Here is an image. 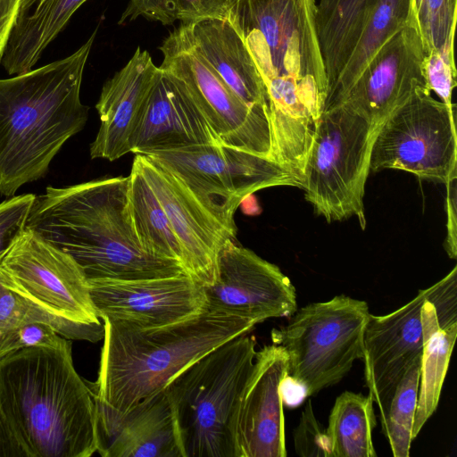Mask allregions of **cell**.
Returning a JSON list of instances; mask_svg holds the SVG:
<instances>
[{
    "label": "cell",
    "instance_id": "6da1fadb",
    "mask_svg": "<svg viewBox=\"0 0 457 457\" xmlns=\"http://www.w3.org/2000/svg\"><path fill=\"white\" fill-rule=\"evenodd\" d=\"M316 14L317 0H229L227 16L266 87L271 159L302 181L327 96Z\"/></svg>",
    "mask_w": 457,
    "mask_h": 457
},
{
    "label": "cell",
    "instance_id": "83f0119b",
    "mask_svg": "<svg viewBox=\"0 0 457 457\" xmlns=\"http://www.w3.org/2000/svg\"><path fill=\"white\" fill-rule=\"evenodd\" d=\"M376 426L369 395L350 391L339 395L325 429L330 457H376L372 440Z\"/></svg>",
    "mask_w": 457,
    "mask_h": 457
},
{
    "label": "cell",
    "instance_id": "836d02e7",
    "mask_svg": "<svg viewBox=\"0 0 457 457\" xmlns=\"http://www.w3.org/2000/svg\"><path fill=\"white\" fill-rule=\"evenodd\" d=\"M67 338L60 336L50 326L30 323L11 330L0 337V359L24 348L35 346L58 347Z\"/></svg>",
    "mask_w": 457,
    "mask_h": 457
},
{
    "label": "cell",
    "instance_id": "4dcf8cb0",
    "mask_svg": "<svg viewBox=\"0 0 457 457\" xmlns=\"http://www.w3.org/2000/svg\"><path fill=\"white\" fill-rule=\"evenodd\" d=\"M411 23L425 53H453L457 0H410Z\"/></svg>",
    "mask_w": 457,
    "mask_h": 457
},
{
    "label": "cell",
    "instance_id": "30bf717a",
    "mask_svg": "<svg viewBox=\"0 0 457 457\" xmlns=\"http://www.w3.org/2000/svg\"><path fill=\"white\" fill-rule=\"evenodd\" d=\"M454 108L418 92L386 116L372 142L370 170H400L444 184L457 176Z\"/></svg>",
    "mask_w": 457,
    "mask_h": 457
},
{
    "label": "cell",
    "instance_id": "e0dca14e",
    "mask_svg": "<svg viewBox=\"0 0 457 457\" xmlns=\"http://www.w3.org/2000/svg\"><path fill=\"white\" fill-rule=\"evenodd\" d=\"M425 57L420 37L410 22L381 46L341 104L364 117L376 135L386 116L410 96L431 92Z\"/></svg>",
    "mask_w": 457,
    "mask_h": 457
},
{
    "label": "cell",
    "instance_id": "4316f807",
    "mask_svg": "<svg viewBox=\"0 0 457 457\" xmlns=\"http://www.w3.org/2000/svg\"><path fill=\"white\" fill-rule=\"evenodd\" d=\"M128 210L143 248L153 256L175 261L182 266L181 249L168 217L135 163L129 175Z\"/></svg>",
    "mask_w": 457,
    "mask_h": 457
},
{
    "label": "cell",
    "instance_id": "1f68e13d",
    "mask_svg": "<svg viewBox=\"0 0 457 457\" xmlns=\"http://www.w3.org/2000/svg\"><path fill=\"white\" fill-rule=\"evenodd\" d=\"M35 198L24 194L0 204V260L24 231Z\"/></svg>",
    "mask_w": 457,
    "mask_h": 457
},
{
    "label": "cell",
    "instance_id": "3957f363",
    "mask_svg": "<svg viewBox=\"0 0 457 457\" xmlns=\"http://www.w3.org/2000/svg\"><path fill=\"white\" fill-rule=\"evenodd\" d=\"M0 409L28 457H89L97 451V411L77 372L70 339L0 359Z\"/></svg>",
    "mask_w": 457,
    "mask_h": 457
},
{
    "label": "cell",
    "instance_id": "d6a6232c",
    "mask_svg": "<svg viewBox=\"0 0 457 457\" xmlns=\"http://www.w3.org/2000/svg\"><path fill=\"white\" fill-rule=\"evenodd\" d=\"M425 76L429 90L435 92L445 105L454 108L453 91L457 85L453 53L429 52L425 57Z\"/></svg>",
    "mask_w": 457,
    "mask_h": 457
},
{
    "label": "cell",
    "instance_id": "52a82bcc",
    "mask_svg": "<svg viewBox=\"0 0 457 457\" xmlns=\"http://www.w3.org/2000/svg\"><path fill=\"white\" fill-rule=\"evenodd\" d=\"M370 312L365 301L345 295L309 303L270 332L287 355V378L303 397L337 384L363 356V334Z\"/></svg>",
    "mask_w": 457,
    "mask_h": 457
},
{
    "label": "cell",
    "instance_id": "8fae6325",
    "mask_svg": "<svg viewBox=\"0 0 457 457\" xmlns=\"http://www.w3.org/2000/svg\"><path fill=\"white\" fill-rule=\"evenodd\" d=\"M0 280L10 291L45 312L78 323L104 324L81 267L28 228L0 260Z\"/></svg>",
    "mask_w": 457,
    "mask_h": 457
},
{
    "label": "cell",
    "instance_id": "e575fe53",
    "mask_svg": "<svg viewBox=\"0 0 457 457\" xmlns=\"http://www.w3.org/2000/svg\"><path fill=\"white\" fill-rule=\"evenodd\" d=\"M293 437L297 455L330 457L325 429L314 415L311 400L305 403Z\"/></svg>",
    "mask_w": 457,
    "mask_h": 457
},
{
    "label": "cell",
    "instance_id": "277c9868",
    "mask_svg": "<svg viewBox=\"0 0 457 457\" xmlns=\"http://www.w3.org/2000/svg\"><path fill=\"white\" fill-rule=\"evenodd\" d=\"M97 29L71 55L0 79V194L12 196L43 177L88 117L80 101L84 69Z\"/></svg>",
    "mask_w": 457,
    "mask_h": 457
},
{
    "label": "cell",
    "instance_id": "5b68a950",
    "mask_svg": "<svg viewBox=\"0 0 457 457\" xmlns=\"http://www.w3.org/2000/svg\"><path fill=\"white\" fill-rule=\"evenodd\" d=\"M95 399L119 413L164 389L186 367L222 344L249 334V319L205 311L179 322L141 328L103 320Z\"/></svg>",
    "mask_w": 457,
    "mask_h": 457
},
{
    "label": "cell",
    "instance_id": "7a4b0ae2",
    "mask_svg": "<svg viewBox=\"0 0 457 457\" xmlns=\"http://www.w3.org/2000/svg\"><path fill=\"white\" fill-rule=\"evenodd\" d=\"M128 177L65 187L36 195L26 228L71 255L90 279H141L185 272L141 245L128 210ZM186 273V272H185Z\"/></svg>",
    "mask_w": 457,
    "mask_h": 457
},
{
    "label": "cell",
    "instance_id": "2e32d148",
    "mask_svg": "<svg viewBox=\"0 0 457 457\" xmlns=\"http://www.w3.org/2000/svg\"><path fill=\"white\" fill-rule=\"evenodd\" d=\"M287 368L282 346L272 344L256 351L233 412L234 457L287 456L282 395Z\"/></svg>",
    "mask_w": 457,
    "mask_h": 457
},
{
    "label": "cell",
    "instance_id": "ffe728a7",
    "mask_svg": "<svg viewBox=\"0 0 457 457\" xmlns=\"http://www.w3.org/2000/svg\"><path fill=\"white\" fill-rule=\"evenodd\" d=\"M96 452L101 456L181 457L164 390L144 398L125 413L96 400Z\"/></svg>",
    "mask_w": 457,
    "mask_h": 457
},
{
    "label": "cell",
    "instance_id": "ac0fdd59",
    "mask_svg": "<svg viewBox=\"0 0 457 457\" xmlns=\"http://www.w3.org/2000/svg\"><path fill=\"white\" fill-rule=\"evenodd\" d=\"M426 290L385 315L370 314L363 334L364 378L369 396L379 410L387 411L395 390L411 363L421 356V307Z\"/></svg>",
    "mask_w": 457,
    "mask_h": 457
},
{
    "label": "cell",
    "instance_id": "60d3db41",
    "mask_svg": "<svg viewBox=\"0 0 457 457\" xmlns=\"http://www.w3.org/2000/svg\"><path fill=\"white\" fill-rule=\"evenodd\" d=\"M0 457H28L11 425L0 409Z\"/></svg>",
    "mask_w": 457,
    "mask_h": 457
},
{
    "label": "cell",
    "instance_id": "ab89813d",
    "mask_svg": "<svg viewBox=\"0 0 457 457\" xmlns=\"http://www.w3.org/2000/svg\"><path fill=\"white\" fill-rule=\"evenodd\" d=\"M21 0H0V62L18 17Z\"/></svg>",
    "mask_w": 457,
    "mask_h": 457
},
{
    "label": "cell",
    "instance_id": "8992f818",
    "mask_svg": "<svg viewBox=\"0 0 457 457\" xmlns=\"http://www.w3.org/2000/svg\"><path fill=\"white\" fill-rule=\"evenodd\" d=\"M243 334L178 373L164 387L181 457H234L231 422L256 353Z\"/></svg>",
    "mask_w": 457,
    "mask_h": 457
},
{
    "label": "cell",
    "instance_id": "d6986e66",
    "mask_svg": "<svg viewBox=\"0 0 457 457\" xmlns=\"http://www.w3.org/2000/svg\"><path fill=\"white\" fill-rule=\"evenodd\" d=\"M220 144L184 83L159 71L130 138V153L154 152Z\"/></svg>",
    "mask_w": 457,
    "mask_h": 457
},
{
    "label": "cell",
    "instance_id": "603a6c76",
    "mask_svg": "<svg viewBox=\"0 0 457 457\" xmlns=\"http://www.w3.org/2000/svg\"><path fill=\"white\" fill-rule=\"evenodd\" d=\"M87 0H21L2 59L9 75L33 69L46 48Z\"/></svg>",
    "mask_w": 457,
    "mask_h": 457
},
{
    "label": "cell",
    "instance_id": "74e56055",
    "mask_svg": "<svg viewBox=\"0 0 457 457\" xmlns=\"http://www.w3.org/2000/svg\"><path fill=\"white\" fill-rule=\"evenodd\" d=\"M177 18L188 23L205 18L227 19L229 0H174Z\"/></svg>",
    "mask_w": 457,
    "mask_h": 457
},
{
    "label": "cell",
    "instance_id": "ba28073f",
    "mask_svg": "<svg viewBox=\"0 0 457 457\" xmlns=\"http://www.w3.org/2000/svg\"><path fill=\"white\" fill-rule=\"evenodd\" d=\"M374 137L371 124L345 104L320 116L302 188L306 201L328 223L354 217L365 229L363 198Z\"/></svg>",
    "mask_w": 457,
    "mask_h": 457
},
{
    "label": "cell",
    "instance_id": "4fadbf2b",
    "mask_svg": "<svg viewBox=\"0 0 457 457\" xmlns=\"http://www.w3.org/2000/svg\"><path fill=\"white\" fill-rule=\"evenodd\" d=\"M207 311L249 319L290 317L296 291L275 264L228 240L220 251L214 282L204 287Z\"/></svg>",
    "mask_w": 457,
    "mask_h": 457
},
{
    "label": "cell",
    "instance_id": "8d00e7d4",
    "mask_svg": "<svg viewBox=\"0 0 457 457\" xmlns=\"http://www.w3.org/2000/svg\"><path fill=\"white\" fill-rule=\"evenodd\" d=\"M144 16L163 25L172 24L177 18L174 0H130L119 23Z\"/></svg>",
    "mask_w": 457,
    "mask_h": 457
},
{
    "label": "cell",
    "instance_id": "d590c367",
    "mask_svg": "<svg viewBox=\"0 0 457 457\" xmlns=\"http://www.w3.org/2000/svg\"><path fill=\"white\" fill-rule=\"evenodd\" d=\"M426 298L436 311L438 324L446 328L457 323V267L441 280L426 288Z\"/></svg>",
    "mask_w": 457,
    "mask_h": 457
},
{
    "label": "cell",
    "instance_id": "f1b7e54d",
    "mask_svg": "<svg viewBox=\"0 0 457 457\" xmlns=\"http://www.w3.org/2000/svg\"><path fill=\"white\" fill-rule=\"evenodd\" d=\"M30 323L48 325L70 340L95 343L103 339L104 334V324L93 326L78 323L45 312L10 291L0 280V337Z\"/></svg>",
    "mask_w": 457,
    "mask_h": 457
},
{
    "label": "cell",
    "instance_id": "d4e9b609",
    "mask_svg": "<svg viewBox=\"0 0 457 457\" xmlns=\"http://www.w3.org/2000/svg\"><path fill=\"white\" fill-rule=\"evenodd\" d=\"M377 0H319L316 26L327 76L334 87Z\"/></svg>",
    "mask_w": 457,
    "mask_h": 457
},
{
    "label": "cell",
    "instance_id": "44dd1931",
    "mask_svg": "<svg viewBox=\"0 0 457 457\" xmlns=\"http://www.w3.org/2000/svg\"><path fill=\"white\" fill-rule=\"evenodd\" d=\"M159 67L138 46L127 64L103 86L96 105L100 128L90 145L92 159L111 162L130 153V138Z\"/></svg>",
    "mask_w": 457,
    "mask_h": 457
},
{
    "label": "cell",
    "instance_id": "7402d4cb",
    "mask_svg": "<svg viewBox=\"0 0 457 457\" xmlns=\"http://www.w3.org/2000/svg\"><path fill=\"white\" fill-rule=\"evenodd\" d=\"M194 49L249 107L270 115L262 76L240 36L227 19L205 18L181 24Z\"/></svg>",
    "mask_w": 457,
    "mask_h": 457
},
{
    "label": "cell",
    "instance_id": "f35d334b",
    "mask_svg": "<svg viewBox=\"0 0 457 457\" xmlns=\"http://www.w3.org/2000/svg\"><path fill=\"white\" fill-rule=\"evenodd\" d=\"M457 176L450 179L446 184V229L447 235L444 244L448 256L455 259L457 255V207H456V182Z\"/></svg>",
    "mask_w": 457,
    "mask_h": 457
},
{
    "label": "cell",
    "instance_id": "9c48e42d",
    "mask_svg": "<svg viewBox=\"0 0 457 457\" xmlns=\"http://www.w3.org/2000/svg\"><path fill=\"white\" fill-rule=\"evenodd\" d=\"M145 156L179 178L236 234L234 215L246 197L270 187H302L301 179L278 162L221 144L159 151Z\"/></svg>",
    "mask_w": 457,
    "mask_h": 457
},
{
    "label": "cell",
    "instance_id": "f546056e",
    "mask_svg": "<svg viewBox=\"0 0 457 457\" xmlns=\"http://www.w3.org/2000/svg\"><path fill=\"white\" fill-rule=\"evenodd\" d=\"M421 356L409 367L398 383L386 413L380 418L382 432L394 457H408L417 408Z\"/></svg>",
    "mask_w": 457,
    "mask_h": 457
},
{
    "label": "cell",
    "instance_id": "9a60e30c",
    "mask_svg": "<svg viewBox=\"0 0 457 457\" xmlns=\"http://www.w3.org/2000/svg\"><path fill=\"white\" fill-rule=\"evenodd\" d=\"M162 206L182 253L185 272L204 287L216 278L220 249L236 233L223 225L173 173L149 157L133 161Z\"/></svg>",
    "mask_w": 457,
    "mask_h": 457
},
{
    "label": "cell",
    "instance_id": "7c38bea8",
    "mask_svg": "<svg viewBox=\"0 0 457 457\" xmlns=\"http://www.w3.org/2000/svg\"><path fill=\"white\" fill-rule=\"evenodd\" d=\"M160 68L186 86L221 145L271 159L268 116L245 104L194 49L180 25L160 47Z\"/></svg>",
    "mask_w": 457,
    "mask_h": 457
},
{
    "label": "cell",
    "instance_id": "484cf974",
    "mask_svg": "<svg viewBox=\"0 0 457 457\" xmlns=\"http://www.w3.org/2000/svg\"><path fill=\"white\" fill-rule=\"evenodd\" d=\"M423 347L417 408L411 429L412 440L436 411L457 337V323L446 328L438 324L433 304L421 307Z\"/></svg>",
    "mask_w": 457,
    "mask_h": 457
},
{
    "label": "cell",
    "instance_id": "5bb4252c",
    "mask_svg": "<svg viewBox=\"0 0 457 457\" xmlns=\"http://www.w3.org/2000/svg\"><path fill=\"white\" fill-rule=\"evenodd\" d=\"M88 284L102 320L158 327L207 310L204 286L185 272L141 279H90Z\"/></svg>",
    "mask_w": 457,
    "mask_h": 457
},
{
    "label": "cell",
    "instance_id": "cb8c5ba5",
    "mask_svg": "<svg viewBox=\"0 0 457 457\" xmlns=\"http://www.w3.org/2000/svg\"><path fill=\"white\" fill-rule=\"evenodd\" d=\"M410 22V0H377L338 80L326 96L324 110L343 103L372 57L387 40Z\"/></svg>",
    "mask_w": 457,
    "mask_h": 457
}]
</instances>
